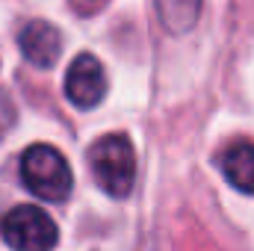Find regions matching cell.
<instances>
[{
  "instance_id": "1",
  "label": "cell",
  "mask_w": 254,
  "mask_h": 251,
  "mask_svg": "<svg viewBox=\"0 0 254 251\" xmlns=\"http://www.w3.org/2000/svg\"><path fill=\"white\" fill-rule=\"evenodd\" d=\"M95 184L110 198H127L136 184V151L125 133H107L89 148Z\"/></svg>"
},
{
  "instance_id": "2",
  "label": "cell",
  "mask_w": 254,
  "mask_h": 251,
  "mask_svg": "<svg viewBox=\"0 0 254 251\" xmlns=\"http://www.w3.org/2000/svg\"><path fill=\"white\" fill-rule=\"evenodd\" d=\"M21 181L36 198L54 201V204L65 201L74 187V175H71L68 160L54 145H45V142L30 145L21 154Z\"/></svg>"
},
{
  "instance_id": "3",
  "label": "cell",
  "mask_w": 254,
  "mask_h": 251,
  "mask_svg": "<svg viewBox=\"0 0 254 251\" xmlns=\"http://www.w3.org/2000/svg\"><path fill=\"white\" fill-rule=\"evenodd\" d=\"M0 234L12 251H54L60 243L57 222L33 204L12 207L0 219Z\"/></svg>"
},
{
  "instance_id": "4",
  "label": "cell",
  "mask_w": 254,
  "mask_h": 251,
  "mask_svg": "<svg viewBox=\"0 0 254 251\" xmlns=\"http://www.w3.org/2000/svg\"><path fill=\"white\" fill-rule=\"evenodd\" d=\"M104 95H107V71L101 60L92 54L74 57V63L65 71V98L80 110H92L104 101Z\"/></svg>"
},
{
  "instance_id": "5",
  "label": "cell",
  "mask_w": 254,
  "mask_h": 251,
  "mask_svg": "<svg viewBox=\"0 0 254 251\" xmlns=\"http://www.w3.org/2000/svg\"><path fill=\"white\" fill-rule=\"evenodd\" d=\"M18 48L30 65L54 68L63 57V33L51 21H30L18 36Z\"/></svg>"
},
{
  "instance_id": "6",
  "label": "cell",
  "mask_w": 254,
  "mask_h": 251,
  "mask_svg": "<svg viewBox=\"0 0 254 251\" xmlns=\"http://www.w3.org/2000/svg\"><path fill=\"white\" fill-rule=\"evenodd\" d=\"M219 163L231 187L246 195H254V142H234Z\"/></svg>"
},
{
  "instance_id": "7",
  "label": "cell",
  "mask_w": 254,
  "mask_h": 251,
  "mask_svg": "<svg viewBox=\"0 0 254 251\" xmlns=\"http://www.w3.org/2000/svg\"><path fill=\"white\" fill-rule=\"evenodd\" d=\"M157 12L160 21L169 33H190L198 21L201 12V0H157Z\"/></svg>"
}]
</instances>
